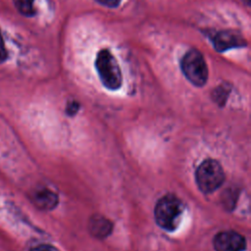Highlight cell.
<instances>
[{
  "mask_svg": "<svg viewBox=\"0 0 251 251\" xmlns=\"http://www.w3.org/2000/svg\"><path fill=\"white\" fill-rule=\"evenodd\" d=\"M242 2H244L247 6H249V5H250V0H242Z\"/></svg>",
  "mask_w": 251,
  "mask_h": 251,
  "instance_id": "5bb4252c",
  "label": "cell"
},
{
  "mask_svg": "<svg viewBox=\"0 0 251 251\" xmlns=\"http://www.w3.org/2000/svg\"><path fill=\"white\" fill-rule=\"evenodd\" d=\"M89 228L96 237H105L112 230V224L103 217H92L89 223Z\"/></svg>",
  "mask_w": 251,
  "mask_h": 251,
  "instance_id": "ba28073f",
  "label": "cell"
},
{
  "mask_svg": "<svg viewBox=\"0 0 251 251\" xmlns=\"http://www.w3.org/2000/svg\"><path fill=\"white\" fill-rule=\"evenodd\" d=\"M33 201L40 209H53L58 202V197L54 192L42 189L34 194Z\"/></svg>",
  "mask_w": 251,
  "mask_h": 251,
  "instance_id": "52a82bcc",
  "label": "cell"
},
{
  "mask_svg": "<svg viewBox=\"0 0 251 251\" xmlns=\"http://www.w3.org/2000/svg\"><path fill=\"white\" fill-rule=\"evenodd\" d=\"M180 69L186 79L195 86L201 87L208 80V66L204 56L197 49L191 48L180 60Z\"/></svg>",
  "mask_w": 251,
  "mask_h": 251,
  "instance_id": "7a4b0ae2",
  "label": "cell"
},
{
  "mask_svg": "<svg viewBox=\"0 0 251 251\" xmlns=\"http://www.w3.org/2000/svg\"><path fill=\"white\" fill-rule=\"evenodd\" d=\"M8 49L6 47L2 32L0 30V64H3L4 62H6V60L8 59Z\"/></svg>",
  "mask_w": 251,
  "mask_h": 251,
  "instance_id": "30bf717a",
  "label": "cell"
},
{
  "mask_svg": "<svg viewBox=\"0 0 251 251\" xmlns=\"http://www.w3.org/2000/svg\"><path fill=\"white\" fill-rule=\"evenodd\" d=\"M78 109V105L76 103H72L69 107H68V112L71 114H74L76 112V110Z\"/></svg>",
  "mask_w": 251,
  "mask_h": 251,
  "instance_id": "4fadbf2b",
  "label": "cell"
},
{
  "mask_svg": "<svg viewBox=\"0 0 251 251\" xmlns=\"http://www.w3.org/2000/svg\"><path fill=\"white\" fill-rule=\"evenodd\" d=\"M17 11L25 17H33L36 14L35 0H12Z\"/></svg>",
  "mask_w": 251,
  "mask_h": 251,
  "instance_id": "9c48e42d",
  "label": "cell"
},
{
  "mask_svg": "<svg viewBox=\"0 0 251 251\" xmlns=\"http://www.w3.org/2000/svg\"><path fill=\"white\" fill-rule=\"evenodd\" d=\"M216 251H243L246 246L245 238L235 231H222L214 238Z\"/></svg>",
  "mask_w": 251,
  "mask_h": 251,
  "instance_id": "8992f818",
  "label": "cell"
},
{
  "mask_svg": "<svg viewBox=\"0 0 251 251\" xmlns=\"http://www.w3.org/2000/svg\"><path fill=\"white\" fill-rule=\"evenodd\" d=\"M224 180V170L216 160H205L196 170V182L199 189L204 193L215 191L222 185Z\"/></svg>",
  "mask_w": 251,
  "mask_h": 251,
  "instance_id": "277c9868",
  "label": "cell"
},
{
  "mask_svg": "<svg viewBox=\"0 0 251 251\" xmlns=\"http://www.w3.org/2000/svg\"><path fill=\"white\" fill-rule=\"evenodd\" d=\"M95 1L108 8H117L122 2V0H95Z\"/></svg>",
  "mask_w": 251,
  "mask_h": 251,
  "instance_id": "8fae6325",
  "label": "cell"
},
{
  "mask_svg": "<svg viewBox=\"0 0 251 251\" xmlns=\"http://www.w3.org/2000/svg\"><path fill=\"white\" fill-rule=\"evenodd\" d=\"M94 64L99 78L107 89L117 90L122 86L123 75L120 65L109 49H100L96 54Z\"/></svg>",
  "mask_w": 251,
  "mask_h": 251,
  "instance_id": "6da1fadb",
  "label": "cell"
},
{
  "mask_svg": "<svg viewBox=\"0 0 251 251\" xmlns=\"http://www.w3.org/2000/svg\"><path fill=\"white\" fill-rule=\"evenodd\" d=\"M211 42L218 52H226L234 48H242L247 46L244 36L237 30L225 29L220 30L211 35Z\"/></svg>",
  "mask_w": 251,
  "mask_h": 251,
  "instance_id": "5b68a950",
  "label": "cell"
},
{
  "mask_svg": "<svg viewBox=\"0 0 251 251\" xmlns=\"http://www.w3.org/2000/svg\"><path fill=\"white\" fill-rule=\"evenodd\" d=\"M30 251H60L58 248L49 245V244H42V245H38L36 247H33L32 249H30Z\"/></svg>",
  "mask_w": 251,
  "mask_h": 251,
  "instance_id": "7c38bea8",
  "label": "cell"
},
{
  "mask_svg": "<svg viewBox=\"0 0 251 251\" xmlns=\"http://www.w3.org/2000/svg\"><path fill=\"white\" fill-rule=\"evenodd\" d=\"M183 206L181 201L173 194L162 197L155 207V219L164 229L175 230L179 222Z\"/></svg>",
  "mask_w": 251,
  "mask_h": 251,
  "instance_id": "3957f363",
  "label": "cell"
}]
</instances>
